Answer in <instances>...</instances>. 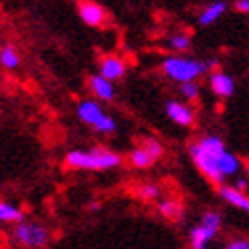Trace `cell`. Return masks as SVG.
Returning <instances> with one entry per match:
<instances>
[{
    "label": "cell",
    "instance_id": "6da1fadb",
    "mask_svg": "<svg viewBox=\"0 0 249 249\" xmlns=\"http://www.w3.org/2000/svg\"><path fill=\"white\" fill-rule=\"evenodd\" d=\"M122 162V156L109 148L97 146L89 152L71 150L65 156V166L73 170H109L116 168Z\"/></svg>",
    "mask_w": 249,
    "mask_h": 249
},
{
    "label": "cell",
    "instance_id": "7a4b0ae2",
    "mask_svg": "<svg viewBox=\"0 0 249 249\" xmlns=\"http://www.w3.org/2000/svg\"><path fill=\"white\" fill-rule=\"evenodd\" d=\"M205 71H209L205 61H196L191 57H166L162 61V73L180 85L195 83Z\"/></svg>",
    "mask_w": 249,
    "mask_h": 249
},
{
    "label": "cell",
    "instance_id": "3957f363",
    "mask_svg": "<svg viewBox=\"0 0 249 249\" xmlns=\"http://www.w3.org/2000/svg\"><path fill=\"white\" fill-rule=\"evenodd\" d=\"M15 239L18 245L27 247V249H45L49 245L51 235H49V231L43 225H39V223L24 221L15 227Z\"/></svg>",
    "mask_w": 249,
    "mask_h": 249
},
{
    "label": "cell",
    "instance_id": "277c9868",
    "mask_svg": "<svg viewBox=\"0 0 249 249\" xmlns=\"http://www.w3.org/2000/svg\"><path fill=\"white\" fill-rule=\"evenodd\" d=\"M189 154H191V158H193L195 166L201 170V174H203L205 178H209L211 182L223 186V180H225V177H223V172H221V168H219V158H217V156L207 154L203 148L198 146V142H193V144L189 146Z\"/></svg>",
    "mask_w": 249,
    "mask_h": 249
},
{
    "label": "cell",
    "instance_id": "5b68a950",
    "mask_svg": "<svg viewBox=\"0 0 249 249\" xmlns=\"http://www.w3.org/2000/svg\"><path fill=\"white\" fill-rule=\"evenodd\" d=\"M99 75L114 83L126 75V63L116 55H106L102 61H99Z\"/></svg>",
    "mask_w": 249,
    "mask_h": 249
},
{
    "label": "cell",
    "instance_id": "8992f818",
    "mask_svg": "<svg viewBox=\"0 0 249 249\" xmlns=\"http://www.w3.org/2000/svg\"><path fill=\"white\" fill-rule=\"evenodd\" d=\"M104 116H106L104 109L99 107V104L95 99H81L79 106H77V118L91 128H95L97 124L104 120Z\"/></svg>",
    "mask_w": 249,
    "mask_h": 249
},
{
    "label": "cell",
    "instance_id": "52a82bcc",
    "mask_svg": "<svg viewBox=\"0 0 249 249\" xmlns=\"http://www.w3.org/2000/svg\"><path fill=\"white\" fill-rule=\"evenodd\" d=\"M166 114L178 126H193V122H195V111L186 104L177 102V99H168L166 102Z\"/></svg>",
    "mask_w": 249,
    "mask_h": 249
},
{
    "label": "cell",
    "instance_id": "ba28073f",
    "mask_svg": "<svg viewBox=\"0 0 249 249\" xmlns=\"http://www.w3.org/2000/svg\"><path fill=\"white\" fill-rule=\"evenodd\" d=\"M209 85H211V91H213L217 97H223V99H227V97H231L235 93V81H233V77L227 75V73H223V71L211 73Z\"/></svg>",
    "mask_w": 249,
    "mask_h": 249
},
{
    "label": "cell",
    "instance_id": "9c48e42d",
    "mask_svg": "<svg viewBox=\"0 0 249 249\" xmlns=\"http://www.w3.org/2000/svg\"><path fill=\"white\" fill-rule=\"evenodd\" d=\"M79 17L87 27H99L106 20V8L97 2H79Z\"/></svg>",
    "mask_w": 249,
    "mask_h": 249
},
{
    "label": "cell",
    "instance_id": "30bf717a",
    "mask_svg": "<svg viewBox=\"0 0 249 249\" xmlns=\"http://www.w3.org/2000/svg\"><path fill=\"white\" fill-rule=\"evenodd\" d=\"M87 83H89V89L91 93L97 97V99H102V102H111V99L116 97V87L111 81H107L106 77H102L97 73V75H91L89 79H87Z\"/></svg>",
    "mask_w": 249,
    "mask_h": 249
},
{
    "label": "cell",
    "instance_id": "8fae6325",
    "mask_svg": "<svg viewBox=\"0 0 249 249\" xmlns=\"http://www.w3.org/2000/svg\"><path fill=\"white\" fill-rule=\"evenodd\" d=\"M219 196L223 198L225 203L237 207L241 211H245V213H249V196L241 191H237L233 184H223L219 186Z\"/></svg>",
    "mask_w": 249,
    "mask_h": 249
},
{
    "label": "cell",
    "instance_id": "7c38bea8",
    "mask_svg": "<svg viewBox=\"0 0 249 249\" xmlns=\"http://www.w3.org/2000/svg\"><path fill=\"white\" fill-rule=\"evenodd\" d=\"M215 231H211L207 227H203L201 223L198 225H195L189 233V241H191V247L193 249H209V243L215 239Z\"/></svg>",
    "mask_w": 249,
    "mask_h": 249
},
{
    "label": "cell",
    "instance_id": "4fadbf2b",
    "mask_svg": "<svg viewBox=\"0 0 249 249\" xmlns=\"http://www.w3.org/2000/svg\"><path fill=\"white\" fill-rule=\"evenodd\" d=\"M225 10H227V4L225 2H213V4H209L201 12V15H198V24H201V27H209V24H213L217 18H221Z\"/></svg>",
    "mask_w": 249,
    "mask_h": 249
},
{
    "label": "cell",
    "instance_id": "5bb4252c",
    "mask_svg": "<svg viewBox=\"0 0 249 249\" xmlns=\"http://www.w3.org/2000/svg\"><path fill=\"white\" fill-rule=\"evenodd\" d=\"M0 221H2V223H15V225H18V223H24V213H22V209H18L17 205L2 201V203H0Z\"/></svg>",
    "mask_w": 249,
    "mask_h": 249
},
{
    "label": "cell",
    "instance_id": "9a60e30c",
    "mask_svg": "<svg viewBox=\"0 0 249 249\" xmlns=\"http://www.w3.org/2000/svg\"><path fill=\"white\" fill-rule=\"evenodd\" d=\"M198 146L203 148V150L211 156H221V154H225L227 152V148H225V142H223L219 136H205V138L198 140Z\"/></svg>",
    "mask_w": 249,
    "mask_h": 249
},
{
    "label": "cell",
    "instance_id": "2e32d148",
    "mask_svg": "<svg viewBox=\"0 0 249 249\" xmlns=\"http://www.w3.org/2000/svg\"><path fill=\"white\" fill-rule=\"evenodd\" d=\"M219 168L223 172V177H233V174H237L239 168H241V160L235 156L233 152H225L219 156Z\"/></svg>",
    "mask_w": 249,
    "mask_h": 249
},
{
    "label": "cell",
    "instance_id": "e0dca14e",
    "mask_svg": "<svg viewBox=\"0 0 249 249\" xmlns=\"http://www.w3.org/2000/svg\"><path fill=\"white\" fill-rule=\"evenodd\" d=\"M158 213L162 215L164 219L177 221L182 215V205L178 201H174V198H164V201L158 203Z\"/></svg>",
    "mask_w": 249,
    "mask_h": 249
},
{
    "label": "cell",
    "instance_id": "ac0fdd59",
    "mask_svg": "<svg viewBox=\"0 0 249 249\" xmlns=\"http://www.w3.org/2000/svg\"><path fill=\"white\" fill-rule=\"evenodd\" d=\"M0 63H2L4 69H17L20 63V57L17 53V49L12 45H4L0 49Z\"/></svg>",
    "mask_w": 249,
    "mask_h": 249
},
{
    "label": "cell",
    "instance_id": "d6986e66",
    "mask_svg": "<svg viewBox=\"0 0 249 249\" xmlns=\"http://www.w3.org/2000/svg\"><path fill=\"white\" fill-rule=\"evenodd\" d=\"M152 162H154V158L148 154L142 146L134 148V150L130 152V164H132L134 168H148Z\"/></svg>",
    "mask_w": 249,
    "mask_h": 249
},
{
    "label": "cell",
    "instance_id": "ffe728a7",
    "mask_svg": "<svg viewBox=\"0 0 249 249\" xmlns=\"http://www.w3.org/2000/svg\"><path fill=\"white\" fill-rule=\"evenodd\" d=\"M136 195H138L142 201H154V198H158V195H160V189L152 182H144V184H138Z\"/></svg>",
    "mask_w": 249,
    "mask_h": 249
},
{
    "label": "cell",
    "instance_id": "44dd1931",
    "mask_svg": "<svg viewBox=\"0 0 249 249\" xmlns=\"http://www.w3.org/2000/svg\"><path fill=\"white\" fill-rule=\"evenodd\" d=\"M168 47L172 49V51L182 53V51H186V49L191 47V39L184 33H177V35H172L168 39Z\"/></svg>",
    "mask_w": 249,
    "mask_h": 249
},
{
    "label": "cell",
    "instance_id": "7402d4cb",
    "mask_svg": "<svg viewBox=\"0 0 249 249\" xmlns=\"http://www.w3.org/2000/svg\"><path fill=\"white\" fill-rule=\"evenodd\" d=\"M201 225L211 229V231H215V233H219V229H221V215L217 213V211H207V213L203 215V219H201Z\"/></svg>",
    "mask_w": 249,
    "mask_h": 249
},
{
    "label": "cell",
    "instance_id": "603a6c76",
    "mask_svg": "<svg viewBox=\"0 0 249 249\" xmlns=\"http://www.w3.org/2000/svg\"><path fill=\"white\" fill-rule=\"evenodd\" d=\"M142 148H144V150L148 152V154H150L154 160H158L160 156H162V144H160L156 138H146L144 142H142Z\"/></svg>",
    "mask_w": 249,
    "mask_h": 249
},
{
    "label": "cell",
    "instance_id": "cb8c5ba5",
    "mask_svg": "<svg viewBox=\"0 0 249 249\" xmlns=\"http://www.w3.org/2000/svg\"><path fill=\"white\" fill-rule=\"evenodd\" d=\"M116 128H118V126H116V120L106 114V116H104V120L99 122L93 130H95V132H99V134H114V132H116Z\"/></svg>",
    "mask_w": 249,
    "mask_h": 249
},
{
    "label": "cell",
    "instance_id": "d4e9b609",
    "mask_svg": "<svg viewBox=\"0 0 249 249\" xmlns=\"http://www.w3.org/2000/svg\"><path fill=\"white\" fill-rule=\"evenodd\" d=\"M180 93H182V97L186 99V102H196L198 87H196V83H186V85L180 87Z\"/></svg>",
    "mask_w": 249,
    "mask_h": 249
},
{
    "label": "cell",
    "instance_id": "484cf974",
    "mask_svg": "<svg viewBox=\"0 0 249 249\" xmlns=\"http://www.w3.org/2000/svg\"><path fill=\"white\" fill-rule=\"evenodd\" d=\"M225 249H249V239H243V237H235V239L227 241Z\"/></svg>",
    "mask_w": 249,
    "mask_h": 249
},
{
    "label": "cell",
    "instance_id": "4316f807",
    "mask_svg": "<svg viewBox=\"0 0 249 249\" xmlns=\"http://www.w3.org/2000/svg\"><path fill=\"white\" fill-rule=\"evenodd\" d=\"M235 189H237V191H241V193H245V189H247V178H243V177H239L237 180H235Z\"/></svg>",
    "mask_w": 249,
    "mask_h": 249
},
{
    "label": "cell",
    "instance_id": "83f0119b",
    "mask_svg": "<svg viewBox=\"0 0 249 249\" xmlns=\"http://www.w3.org/2000/svg\"><path fill=\"white\" fill-rule=\"evenodd\" d=\"M235 8L239 12H249V0H237V2H235Z\"/></svg>",
    "mask_w": 249,
    "mask_h": 249
},
{
    "label": "cell",
    "instance_id": "f1b7e54d",
    "mask_svg": "<svg viewBox=\"0 0 249 249\" xmlns=\"http://www.w3.org/2000/svg\"><path fill=\"white\" fill-rule=\"evenodd\" d=\"M89 211H91V213H95V211H99V203H91V205H89Z\"/></svg>",
    "mask_w": 249,
    "mask_h": 249
},
{
    "label": "cell",
    "instance_id": "f546056e",
    "mask_svg": "<svg viewBox=\"0 0 249 249\" xmlns=\"http://www.w3.org/2000/svg\"><path fill=\"white\" fill-rule=\"evenodd\" d=\"M247 170H249V166H247Z\"/></svg>",
    "mask_w": 249,
    "mask_h": 249
}]
</instances>
